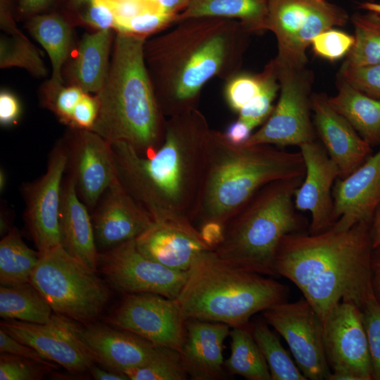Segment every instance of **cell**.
I'll use <instances>...</instances> for the list:
<instances>
[{
  "label": "cell",
  "instance_id": "1",
  "mask_svg": "<svg viewBox=\"0 0 380 380\" xmlns=\"http://www.w3.org/2000/svg\"><path fill=\"white\" fill-rule=\"evenodd\" d=\"M252 33L239 20L197 17L146 39V65L165 117L197 108L203 87L239 72Z\"/></svg>",
  "mask_w": 380,
  "mask_h": 380
},
{
  "label": "cell",
  "instance_id": "2",
  "mask_svg": "<svg viewBox=\"0 0 380 380\" xmlns=\"http://www.w3.org/2000/svg\"><path fill=\"white\" fill-rule=\"evenodd\" d=\"M210 130L195 108L167 118L163 141L151 155L125 142L111 144L119 181L155 222H193Z\"/></svg>",
  "mask_w": 380,
  "mask_h": 380
},
{
  "label": "cell",
  "instance_id": "3",
  "mask_svg": "<svg viewBox=\"0 0 380 380\" xmlns=\"http://www.w3.org/2000/svg\"><path fill=\"white\" fill-rule=\"evenodd\" d=\"M370 223L361 222L346 230L333 228L317 234H288L275 258L278 276L300 291L323 324L341 302L361 309L374 298Z\"/></svg>",
  "mask_w": 380,
  "mask_h": 380
},
{
  "label": "cell",
  "instance_id": "4",
  "mask_svg": "<svg viewBox=\"0 0 380 380\" xmlns=\"http://www.w3.org/2000/svg\"><path fill=\"white\" fill-rule=\"evenodd\" d=\"M115 32L108 73L95 94L99 111L91 130L110 144L125 142L148 156L162 144L167 120L146 65V39Z\"/></svg>",
  "mask_w": 380,
  "mask_h": 380
},
{
  "label": "cell",
  "instance_id": "5",
  "mask_svg": "<svg viewBox=\"0 0 380 380\" xmlns=\"http://www.w3.org/2000/svg\"><path fill=\"white\" fill-rule=\"evenodd\" d=\"M301 153L272 145H236L210 129L204 175L193 220L226 223L262 187L305 175Z\"/></svg>",
  "mask_w": 380,
  "mask_h": 380
},
{
  "label": "cell",
  "instance_id": "6",
  "mask_svg": "<svg viewBox=\"0 0 380 380\" xmlns=\"http://www.w3.org/2000/svg\"><path fill=\"white\" fill-rule=\"evenodd\" d=\"M289 290L274 277L239 268L213 250L200 253L176 298L187 319L249 324L258 312L288 301Z\"/></svg>",
  "mask_w": 380,
  "mask_h": 380
},
{
  "label": "cell",
  "instance_id": "7",
  "mask_svg": "<svg viewBox=\"0 0 380 380\" xmlns=\"http://www.w3.org/2000/svg\"><path fill=\"white\" fill-rule=\"evenodd\" d=\"M303 177L274 181L259 190L226 223L223 240L213 251L239 268L277 277L275 258L282 239L305 232L294 205Z\"/></svg>",
  "mask_w": 380,
  "mask_h": 380
},
{
  "label": "cell",
  "instance_id": "8",
  "mask_svg": "<svg viewBox=\"0 0 380 380\" xmlns=\"http://www.w3.org/2000/svg\"><path fill=\"white\" fill-rule=\"evenodd\" d=\"M30 282L53 312L81 324L96 320L110 299V291L94 270L60 245L40 254Z\"/></svg>",
  "mask_w": 380,
  "mask_h": 380
},
{
  "label": "cell",
  "instance_id": "9",
  "mask_svg": "<svg viewBox=\"0 0 380 380\" xmlns=\"http://www.w3.org/2000/svg\"><path fill=\"white\" fill-rule=\"evenodd\" d=\"M348 19L343 8L326 0H268L267 27L277 42L275 63L305 68L312 39L324 30L344 26Z\"/></svg>",
  "mask_w": 380,
  "mask_h": 380
},
{
  "label": "cell",
  "instance_id": "10",
  "mask_svg": "<svg viewBox=\"0 0 380 380\" xmlns=\"http://www.w3.org/2000/svg\"><path fill=\"white\" fill-rule=\"evenodd\" d=\"M275 65L279 84L278 101L268 119L243 145L299 147L315 140L310 113L312 72L305 67L292 68Z\"/></svg>",
  "mask_w": 380,
  "mask_h": 380
},
{
  "label": "cell",
  "instance_id": "11",
  "mask_svg": "<svg viewBox=\"0 0 380 380\" xmlns=\"http://www.w3.org/2000/svg\"><path fill=\"white\" fill-rule=\"evenodd\" d=\"M264 320L286 342L296 365L310 380H327L331 372L324 347L323 323L303 297L262 312Z\"/></svg>",
  "mask_w": 380,
  "mask_h": 380
},
{
  "label": "cell",
  "instance_id": "12",
  "mask_svg": "<svg viewBox=\"0 0 380 380\" xmlns=\"http://www.w3.org/2000/svg\"><path fill=\"white\" fill-rule=\"evenodd\" d=\"M323 325L331 369L327 380H374L362 309L354 303L341 302Z\"/></svg>",
  "mask_w": 380,
  "mask_h": 380
},
{
  "label": "cell",
  "instance_id": "13",
  "mask_svg": "<svg viewBox=\"0 0 380 380\" xmlns=\"http://www.w3.org/2000/svg\"><path fill=\"white\" fill-rule=\"evenodd\" d=\"M98 270L123 294L151 293L174 299L187 277V271L171 270L146 258L135 239L99 253Z\"/></svg>",
  "mask_w": 380,
  "mask_h": 380
},
{
  "label": "cell",
  "instance_id": "14",
  "mask_svg": "<svg viewBox=\"0 0 380 380\" xmlns=\"http://www.w3.org/2000/svg\"><path fill=\"white\" fill-rule=\"evenodd\" d=\"M109 322L150 342L181 351L186 318L177 299L151 293H125Z\"/></svg>",
  "mask_w": 380,
  "mask_h": 380
},
{
  "label": "cell",
  "instance_id": "15",
  "mask_svg": "<svg viewBox=\"0 0 380 380\" xmlns=\"http://www.w3.org/2000/svg\"><path fill=\"white\" fill-rule=\"evenodd\" d=\"M68 156L63 146H57L45 174L27 190L25 222L39 254L61 245V192Z\"/></svg>",
  "mask_w": 380,
  "mask_h": 380
},
{
  "label": "cell",
  "instance_id": "16",
  "mask_svg": "<svg viewBox=\"0 0 380 380\" xmlns=\"http://www.w3.org/2000/svg\"><path fill=\"white\" fill-rule=\"evenodd\" d=\"M72 320L53 315L45 324L4 320L1 329L72 373L89 371L95 360L73 331Z\"/></svg>",
  "mask_w": 380,
  "mask_h": 380
},
{
  "label": "cell",
  "instance_id": "17",
  "mask_svg": "<svg viewBox=\"0 0 380 380\" xmlns=\"http://www.w3.org/2000/svg\"><path fill=\"white\" fill-rule=\"evenodd\" d=\"M305 163V175L294 194L298 211L310 213L308 232L326 231L334 224L333 188L340 177L339 170L324 146L315 140L299 146Z\"/></svg>",
  "mask_w": 380,
  "mask_h": 380
},
{
  "label": "cell",
  "instance_id": "18",
  "mask_svg": "<svg viewBox=\"0 0 380 380\" xmlns=\"http://www.w3.org/2000/svg\"><path fill=\"white\" fill-rule=\"evenodd\" d=\"M331 228L348 229L357 223H370L380 205V148L333 188Z\"/></svg>",
  "mask_w": 380,
  "mask_h": 380
},
{
  "label": "cell",
  "instance_id": "19",
  "mask_svg": "<svg viewBox=\"0 0 380 380\" xmlns=\"http://www.w3.org/2000/svg\"><path fill=\"white\" fill-rule=\"evenodd\" d=\"M69 154L79 196L94 207L118 180L111 144L91 130L78 129Z\"/></svg>",
  "mask_w": 380,
  "mask_h": 380
},
{
  "label": "cell",
  "instance_id": "20",
  "mask_svg": "<svg viewBox=\"0 0 380 380\" xmlns=\"http://www.w3.org/2000/svg\"><path fill=\"white\" fill-rule=\"evenodd\" d=\"M72 327L96 362L124 373L146 364L158 346L134 333L105 324L91 323L81 327L72 320Z\"/></svg>",
  "mask_w": 380,
  "mask_h": 380
},
{
  "label": "cell",
  "instance_id": "21",
  "mask_svg": "<svg viewBox=\"0 0 380 380\" xmlns=\"http://www.w3.org/2000/svg\"><path fill=\"white\" fill-rule=\"evenodd\" d=\"M311 108L315 129L322 146L337 165L339 177H346L372 155V146L330 105L324 94H312Z\"/></svg>",
  "mask_w": 380,
  "mask_h": 380
},
{
  "label": "cell",
  "instance_id": "22",
  "mask_svg": "<svg viewBox=\"0 0 380 380\" xmlns=\"http://www.w3.org/2000/svg\"><path fill=\"white\" fill-rule=\"evenodd\" d=\"M92 221L97 247L106 251L136 239L154 223L119 179L105 192Z\"/></svg>",
  "mask_w": 380,
  "mask_h": 380
},
{
  "label": "cell",
  "instance_id": "23",
  "mask_svg": "<svg viewBox=\"0 0 380 380\" xmlns=\"http://www.w3.org/2000/svg\"><path fill=\"white\" fill-rule=\"evenodd\" d=\"M150 260L176 271H188L201 252L213 250L193 222H155L135 239Z\"/></svg>",
  "mask_w": 380,
  "mask_h": 380
},
{
  "label": "cell",
  "instance_id": "24",
  "mask_svg": "<svg viewBox=\"0 0 380 380\" xmlns=\"http://www.w3.org/2000/svg\"><path fill=\"white\" fill-rule=\"evenodd\" d=\"M185 327V338L179 353L189 378L223 379V346L231 327L224 323L198 319H186Z\"/></svg>",
  "mask_w": 380,
  "mask_h": 380
},
{
  "label": "cell",
  "instance_id": "25",
  "mask_svg": "<svg viewBox=\"0 0 380 380\" xmlns=\"http://www.w3.org/2000/svg\"><path fill=\"white\" fill-rule=\"evenodd\" d=\"M61 246L71 255L98 270L99 253L93 221L80 200L72 175L63 182L60 212Z\"/></svg>",
  "mask_w": 380,
  "mask_h": 380
},
{
  "label": "cell",
  "instance_id": "26",
  "mask_svg": "<svg viewBox=\"0 0 380 380\" xmlns=\"http://www.w3.org/2000/svg\"><path fill=\"white\" fill-rule=\"evenodd\" d=\"M74 25L65 13L57 11L26 20V29L45 49L51 63V76L42 89V96L63 87V68L73 48Z\"/></svg>",
  "mask_w": 380,
  "mask_h": 380
},
{
  "label": "cell",
  "instance_id": "27",
  "mask_svg": "<svg viewBox=\"0 0 380 380\" xmlns=\"http://www.w3.org/2000/svg\"><path fill=\"white\" fill-rule=\"evenodd\" d=\"M115 36L112 30L85 34L79 43L69 70L71 85L96 94L106 80Z\"/></svg>",
  "mask_w": 380,
  "mask_h": 380
},
{
  "label": "cell",
  "instance_id": "28",
  "mask_svg": "<svg viewBox=\"0 0 380 380\" xmlns=\"http://www.w3.org/2000/svg\"><path fill=\"white\" fill-rule=\"evenodd\" d=\"M337 89L335 96L328 97L330 105L371 146L380 145V100L359 91L338 77Z\"/></svg>",
  "mask_w": 380,
  "mask_h": 380
},
{
  "label": "cell",
  "instance_id": "29",
  "mask_svg": "<svg viewBox=\"0 0 380 380\" xmlns=\"http://www.w3.org/2000/svg\"><path fill=\"white\" fill-rule=\"evenodd\" d=\"M268 0H190L177 21L213 17L240 21L253 34L267 31Z\"/></svg>",
  "mask_w": 380,
  "mask_h": 380
},
{
  "label": "cell",
  "instance_id": "30",
  "mask_svg": "<svg viewBox=\"0 0 380 380\" xmlns=\"http://www.w3.org/2000/svg\"><path fill=\"white\" fill-rule=\"evenodd\" d=\"M53 310L43 295L30 282L0 287V317L4 320L45 324Z\"/></svg>",
  "mask_w": 380,
  "mask_h": 380
},
{
  "label": "cell",
  "instance_id": "31",
  "mask_svg": "<svg viewBox=\"0 0 380 380\" xmlns=\"http://www.w3.org/2000/svg\"><path fill=\"white\" fill-rule=\"evenodd\" d=\"M231 353L224 367L232 374L248 380H271L267 364L258 347L249 324L231 328Z\"/></svg>",
  "mask_w": 380,
  "mask_h": 380
},
{
  "label": "cell",
  "instance_id": "32",
  "mask_svg": "<svg viewBox=\"0 0 380 380\" xmlns=\"http://www.w3.org/2000/svg\"><path fill=\"white\" fill-rule=\"evenodd\" d=\"M40 254L23 240L18 230L11 229L0 241V283L13 286L30 282Z\"/></svg>",
  "mask_w": 380,
  "mask_h": 380
},
{
  "label": "cell",
  "instance_id": "33",
  "mask_svg": "<svg viewBox=\"0 0 380 380\" xmlns=\"http://www.w3.org/2000/svg\"><path fill=\"white\" fill-rule=\"evenodd\" d=\"M351 21L355 41L342 65L361 67L380 63V14L356 13Z\"/></svg>",
  "mask_w": 380,
  "mask_h": 380
},
{
  "label": "cell",
  "instance_id": "34",
  "mask_svg": "<svg viewBox=\"0 0 380 380\" xmlns=\"http://www.w3.org/2000/svg\"><path fill=\"white\" fill-rule=\"evenodd\" d=\"M251 325L253 336L269 367L271 380H307L264 319Z\"/></svg>",
  "mask_w": 380,
  "mask_h": 380
},
{
  "label": "cell",
  "instance_id": "35",
  "mask_svg": "<svg viewBox=\"0 0 380 380\" xmlns=\"http://www.w3.org/2000/svg\"><path fill=\"white\" fill-rule=\"evenodd\" d=\"M0 68H19L36 78L44 77L47 69L39 49L22 32L0 35Z\"/></svg>",
  "mask_w": 380,
  "mask_h": 380
},
{
  "label": "cell",
  "instance_id": "36",
  "mask_svg": "<svg viewBox=\"0 0 380 380\" xmlns=\"http://www.w3.org/2000/svg\"><path fill=\"white\" fill-rule=\"evenodd\" d=\"M260 72L262 84L259 92L238 113V119L246 123L252 129L268 119L274 107V100L279 91L274 59L270 61Z\"/></svg>",
  "mask_w": 380,
  "mask_h": 380
},
{
  "label": "cell",
  "instance_id": "37",
  "mask_svg": "<svg viewBox=\"0 0 380 380\" xmlns=\"http://www.w3.org/2000/svg\"><path fill=\"white\" fill-rule=\"evenodd\" d=\"M125 374L130 380H186L189 378L179 351L160 345L146 364Z\"/></svg>",
  "mask_w": 380,
  "mask_h": 380
},
{
  "label": "cell",
  "instance_id": "38",
  "mask_svg": "<svg viewBox=\"0 0 380 380\" xmlns=\"http://www.w3.org/2000/svg\"><path fill=\"white\" fill-rule=\"evenodd\" d=\"M224 97L229 108L235 113L248 103L259 92L262 84L261 72H237L227 80Z\"/></svg>",
  "mask_w": 380,
  "mask_h": 380
},
{
  "label": "cell",
  "instance_id": "39",
  "mask_svg": "<svg viewBox=\"0 0 380 380\" xmlns=\"http://www.w3.org/2000/svg\"><path fill=\"white\" fill-rule=\"evenodd\" d=\"M354 36L330 28L315 36L311 41L313 52L320 58L336 61L346 56L354 44Z\"/></svg>",
  "mask_w": 380,
  "mask_h": 380
},
{
  "label": "cell",
  "instance_id": "40",
  "mask_svg": "<svg viewBox=\"0 0 380 380\" xmlns=\"http://www.w3.org/2000/svg\"><path fill=\"white\" fill-rule=\"evenodd\" d=\"M177 18V15L163 10L149 11L133 18L115 32L148 39L172 26L176 23Z\"/></svg>",
  "mask_w": 380,
  "mask_h": 380
},
{
  "label": "cell",
  "instance_id": "41",
  "mask_svg": "<svg viewBox=\"0 0 380 380\" xmlns=\"http://www.w3.org/2000/svg\"><path fill=\"white\" fill-rule=\"evenodd\" d=\"M49 367L19 355L1 353L0 380H39Z\"/></svg>",
  "mask_w": 380,
  "mask_h": 380
},
{
  "label": "cell",
  "instance_id": "42",
  "mask_svg": "<svg viewBox=\"0 0 380 380\" xmlns=\"http://www.w3.org/2000/svg\"><path fill=\"white\" fill-rule=\"evenodd\" d=\"M369 352L373 379L380 380V303L375 298L369 300L362 308Z\"/></svg>",
  "mask_w": 380,
  "mask_h": 380
},
{
  "label": "cell",
  "instance_id": "43",
  "mask_svg": "<svg viewBox=\"0 0 380 380\" xmlns=\"http://www.w3.org/2000/svg\"><path fill=\"white\" fill-rule=\"evenodd\" d=\"M338 77L365 94L380 100V63L361 67L342 65Z\"/></svg>",
  "mask_w": 380,
  "mask_h": 380
},
{
  "label": "cell",
  "instance_id": "44",
  "mask_svg": "<svg viewBox=\"0 0 380 380\" xmlns=\"http://www.w3.org/2000/svg\"><path fill=\"white\" fill-rule=\"evenodd\" d=\"M85 93L75 85L63 86L54 93L42 96V101L59 121L70 126L74 110Z\"/></svg>",
  "mask_w": 380,
  "mask_h": 380
},
{
  "label": "cell",
  "instance_id": "45",
  "mask_svg": "<svg viewBox=\"0 0 380 380\" xmlns=\"http://www.w3.org/2000/svg\"><path fill=\"white\" fill-rule=\"evenodd\" d=\"M65 14L74 25L82 24L96 30H114L115 27L113 12L97 0H91L75 12Z\"/></svg>",
  "mask_w": 380,
  "mask_h": 380
},
{
  "label": "cell",
  "instance_id": "46",
  "mask_svg": "<svg viewBox=\"0 0 380 380\" xmlns=\"http://www.w3.org/2000/svg\"><path fill=\"white\" fill-rule=\"evenodd\" d=\"M106 5L115 18L114 30L118 31L133 18L149 11L163 10L151 0H97Z\"/></svg>",
  "mask_w": 380,
  "mask_h": 380
},
{
  "label": "cell",
  "instance_id": "47",
  "mask_svg": "<svg viewBox=\"0 0 380 380\" xmlns=\"http://www.w3.org/2000/svg\"><path fill=\"white\" fill-rule=\"evenodd\" d=\"M0 352L19 355L35 361L49 368H57L37 350L14 338L0 328Z\"/></svg>",
  "mask_w": 380,
  "mask_h": 380
},
{
  "label": "cell",
  "instance_id": "48",
  "mask_svg": "<svg viewBox=\"0 0 380 380\" xmlns=\"http://www.w3.org/2000/svg\"><path fill=\"white\" fill-rule=\"evenodd\" d=\"M99 111V104L96 96L85 93L77 104L71 120L70 127L77 129L91 130Z\"/></svg>",
  "mask_w": 380,
  "mask_h": 380
},
{
  "label": "cell",
  "instance_id": "49",
  "mask_svg": "<svg viewBox=\"0 0 380 380\" xmlns=\"http://www.w3.org/2000/svg\"><path fill=\"white\" fill-rule=\"evenodd\" d=\"M68 0H16L18 18L27 19L40 14L56 11Z\"/></svg>",
  "mask_w": 380,
  "mask_h": 380
},
{
  "label": "cell",
  "instance_id": "50",
  "mask_svg": "<svg viewBox=\"0 0 380 380\" xmlns=\"http://www.w3.org/2000/svg\"><path fill=\"white\" fill-rule=\"evenodd\" d=\"M21 114V105L17 96L8 90L0 92V123L8 127L17 122Z\"/></svg>",
  "mask_w": 380,
  "mask_h": 380
},
{
  "label": "cell",
  "instance_id": "51",
  "mask_svg": "<svg viewBox=\"0 0 380 380\" xmlns=\"http://www.w3.org/2000/svg\"><path fill=\"white\" fill-rule=\"evenodd\" d=\"M224 225L217 222H205L198 229L208 246L214 250L223 240Z\"/></svg>",
  "mask_w": 380,
  "mask_h": 380
},
{
  "label": "cell",
  "instance_id": "52",
  "mask_svg": "<svg viewBox=\"0 0 380 380\" xmlns=\"http://www.w3.org/2000/svg\"><path fill=\"white\" fill-rule=\"evenodd\" d=\"M252 130L246 123L237 119L230 123L223 133L231 143L236 145H243L251 136Z\"/></svg>",
  "mask_w": 380,
  "mask_h": 380
},
{
  "label": "cell",
  "instance_id": "53",
  "mask_svg": "<svg viewBox=\"0 0 380 380\" xmlns=\"http://www.w3.org/2000/svg\"><path fill=\"white\" fill-rule=\"evenodd\" d=\"M13 0H0V27L6 34L21 32L16 25L13 8Z\"/></svg>",
  "mask_w": 380,
  "mask_h": 380
},
{
  "label": "cell",
  "instance_id": "54",
  "mask_svg": "<svg viewBox=\"0 0 380 380\" xmlns=\"http://www.w3.org/2000/svg\"><path fill=\"white\" fill-rule=\"evenodd\" d=\"M371 272L374 296L380 303V246L373 248L371 259Z\"/></svg>",
  "mask_w": 380,
  "mask_h": 380
},
{
  "label": "cell",
  "instance_id": "55",
  "mask_svg": "<svg viewBox=\"0 0 380 380\" xmlns=\"http://www.w3.org/2000/svg\"><path fill=\"white\" fill-rule=\"evenodd\" d=\"M89 372L96 380H129L128 376L121 372L109 369H103L94 364L89 368Z\"/></svg>",
  "mask_w": 380,
  "mask_h": 380
},
{
  "label": "cell",
  "instance_id": "56",
  "mask_svg": "<svg viewBox=\"0 0 380 380\" xmlns=\"http://www.w3.org/2000/svg\"><path fill=\"white\" fill-rule=\"evenodd\" d=\"M166 13L178 15L188 6L190 0H151Z\"/></svg>",
  "mask_w": 380,
  "mask_h": 380
},
{
  "label": "cell",
  "instance_id": "57",
  "mask_svg": "<svg viewBox=\"0 0 380 380\" xmlns=\"http://www.w3.org/2000/svg\"><path fill=\"white\" fill-rule=\"evenodd\" d=\"M369 232L373 248L380 246V205L370 222Z\"/></svg>",
  "mask_w": 380,
  "mask_h": 380
},
{
  "label": "cell",
  "instance_id": "58",
  "mask_svg": "<svg viewBox=\"0 0 380 380\" xmlns=\"http://www.w3.org/2000/svg\"><path fill=\"white\" fill-rule=\"evenodd\" d=\"M359 7L366 11L374 12L380 14V3L374 1H364L359 3Z\"/></svg>",
  "mask_w": 380,
  "mask_h": 380
},
{
  "label": "cell",
  "instance_id": "59",
  "mask_svg": "<svg viewBox=\"0 0 380 380\" xmlns=\"http://www.w3.org/2000/svg\"><path fill=\"white\" fill-rule=\"evenodd\" d=\"M91 0H68L66 6L68 8L67 13L75 12L82 6L87 4Z\"/></svg>",
  "mask_w": 380,
  "mask_h": 380
},
{
  "label": "cell",
  "instance_id": "60",
  "mask_svg": "<svg viewBox=\"0 0 380 380\" xmlns=\"http://www.w3.org/2000/svg\"><path fill=\"white\" fill-rule=\"evenodd\" d=\"M5 180H6L5 174H4V172H2V170H1V173H0V187H1V191L4 189L5 184H6Z\"/></svg>",
  "mask_w": 380,
  "mask_h": 380
},
{
  "label": "cell",
  "instance_id": "61",
  "mask_svg": "<svg viewBox=\"0 0 380 380\" xmlns=\"http://www.w3.org/2000/svg\"><path fill=\"white\" fill-rule=\"evenodd\" d=\"M370 1H373V0H371Z\"/></svg>",
  "mask_w": 380,
  "mask_h": 380
},
{
  "label": "cell",
  "instance_id": "62",
  "mask_svg": "<svg viewBox=\"0 0 380 380\" xmlns=\"http://www.w3.org/2000/svg\"><path fill=\"white\" fill-rule=\"evenodd\" d=\"M317 1H322V0H317Z\"/></svg>",
  "mask_w": 380,
  "mask_h": 380
}]
</instances>
